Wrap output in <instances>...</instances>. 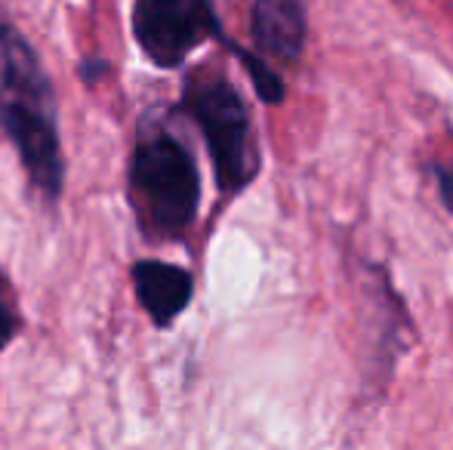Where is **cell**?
<instances>
[{
  "label": "cell",
  "instance_id": "6da1fadb",
  "mask_svg": "<svg viewBox=\"0 0 453 450\" xmlns=\"http://www.w3.org/2000/svg\"><path fill=\"white\" fill-rule=\"evenodd\" d=\"M0 130L16 149L31 186L47 201H59L65 151L56 90L35 47L10 25H0Z\"/></svg>",
  "mask_w": 453,
  "mask_h": 450
},
{
  "label": "cell",
  "instance_id": "7a4b0ae2",
  "mask_svg": "<svg viewBox=\"0 0 453 450\" xmlns=\"http://www.w3.org/2000/svg\"><path fill=\"white\" fill-rule=\"evenodd\" d=\"M130 204L145 238L176 240L201 207V176L191 151L170 133H142L130 157Z\"/></svg>",
  "mask_w": 453,
  "mask_h": 450
},
{
  "label": "cell",
  "instance_id": "3957f363",
  "mask_svg": "<svg viewBox=\"0 0 453 450\" xmlns=\"http://www.w3.org/2000/svg\"><path fill=\"white\" fill-rule=\"evenodd\" d=\"M185 111L201 126L219 192H244L259 173V151L238 90L228 80H203L185 90Z\"/></svg>",
  "mask_w": 453,
  "mask_h": 450
},
{
  "label": "cell",
  "instance_id": "277c9868",
  "mask_svg": "<svg viewBox=\"0 0 453 450\" xmlns=\"http://www.w3.org/2000/svg\"><path fill=\"white\" fill-rule=\"evenodd\" d=\"M133 34L157 68H176L216 34L210 0H136Z\"/></svg>",
  "mask_w": 453,
  "mask_h": 450
},
{
  "label": "cell",
  "instance_id": "5b68a950",
  "mask_svg": "<svg viewBox=\"0 0 453 450\" xmlns=\"http://www.w3.org/2000/svg\"><path fill=\"white\" fill-rule=\"evenodd\" d=\"M133 294L157 331H170L195 296V278L188 269L164 259H136L130 269Z\"/></svg>",
  "mask_w": 453,
  "mask_h": 450
},
{
  "label": "cell",
  "instance_id": "8992f818",
  "mask_svg": "<svg viewBox=\"0 0 453 450\" xmlns=\"http://www.w3.org/2000/svg\"><path fill=\"white\" fill-rule=\"evenodd\" d=\"M253 41L274 59L296 62L305 43L303 0H257V6H253Z\"/></svg>",
  "mask_w": 453,
  "mask_h": 450
},
{
  "label": "cell",
  "instance_id": "52a82bcc",
  "mask_svg": "<svg viewBox=\"0 0 453 450\" xmlns=\"http://www.w3.org/2000/svg\"><path fill=\"white\" fill-rule=\"evenodd\" d=\"M234 53H238V59L244 62V68H247V74H250L253 87H257L259 99H263V103H269V105H278L280 99H284V84H280L278 74H274L263 59H257V56L247 53V50L234 47Z\"/></svg>",
  "mask_w": 453,
  "mask_h": 450
},
{
  "label": "cell",
  "instance_id": "ba28073f",
  "mask_svg": "<svg viewBox=\"0 0 453 450\" xmlns=\"http://www.w3.org/2000/svg\"><path fill=\"white\" fill-rule=\"evenodd\" d=\"M19 331H22V315H19L16 294H12L10 281L0 275V352L19 337Z\"/></svg>",
  "mask_w": 453,
  "mask_h": 450
},
{
  "label": "cell",
  "instance_id": "9c48e42d",
  "mask_svg": "<svg viewBox=\"0 0 453 450\" xmlns=\"http://www.w3.org/2000/svg\"><path fill=\"white\" fill-rule=\"evenodd\" d=\"M441 198L448 204V210H453V176L441 173Z\"/></svg>",
  "mask_w": 453,
  "mask_h": 450
}]
</instances>
